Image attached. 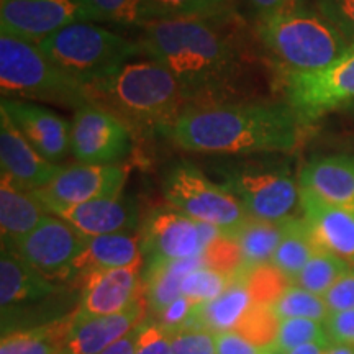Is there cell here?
<instances>
[{"mask_svg":"<svg viewBox=\"0 0 354 354\" xmlns=\"http://www.w3.org/2000/svg\"><path fill=\"white\" fill-rule=\"evenodd\" d=\"M128 172L125 167L79 165L63 167L59 174L44 185L33 190L51 215L57 212L97 201V198L122 196Z\"/></svg>","mask_w":354,"mask_h":354,"instance_id":"9a60e30c","label":"cell"},{"mask_svg":"<svg viewBox=\"0 0 354 354\" xmlns=\"http://www.w3.org/2000/svg\"><path fill=\"white\" fill-rule=\"evenodd\" d=\"M131 151V130L120 118L94 104L74 110L71 153L81 165L115 166Z\"/></svg>","mask_w":354,"mask_h":354,"instance_id":"7c38bea8","label":"cell"},{"mask_svg":"<svg viewBox=\"0 0 354 354\" xmlns=\"http://www.w3.org/2000/svg\"><path fill=\"white\" fill-rule=\"evenodd\" d=\"M272 308L281 320H284V318H308V320L325 323L326 318L330 317V310L322 295L312 294V292L294 284L272 305Z\"/></svg>","mask_w":354,"mask_h":354,"instance_id":"d6a6232c","label":"cell"},{"mask_svg":"<svg viewBox=\"0 0 354 354\" xmlns=\"http://www.w3.org/2000/svg\"><path fill=\"white\" fill-rule=\"evenodd\" d=\"M241 20L228 10L209 17H171L143 26L140 44L169 71L189 102L227 91L241 66Z\"/></svg>","mask_w":354,"mask_h":354,"instance_id":"6da1fadb","label":"cell"},{"mask_svg":"<svg viewBox=\"0 0 354 354\" xmlns=\"http://www.w3.org/2000/svg\"><path fill=\"white\" fill-rule=\"evenodd\" d=\"M221 230L192 220L174 209L158 210L146 221L141 241L148 261H179L202 256Z\"/></svg>","mask_w":354,"mask_h":354,"instance_id":"4fadbf2b","label":"cell"},{"mask_svg":"<svg viewBox=\"0 0 354 354\" xmlns=\"http://www.w3.org/2000/svg\"><path fill=\"white\" fill-rule=\"evenodd\" d=\"M253 305L248 292L243 274H234L228 289L212 302L197 305L194 320L197 330H207L210 333H227L236 330L238 323L246 315Z\"/></svg>","mask_w":354,"mask_h":354,"instance_id":"484cf974","label":"cell"},{"mask_svg":"<svg viewBox=\"0 0 354 354\" xmlns=\"http://www.w3.org/2000/svg\"><path fill=\"white\" fill-rule=\"evenodd\" d=\"M351 266L339 259L338 256L328 253L325 250H318L315 254L310 258L305 268L292 282L294 286L302 287V289L312 292L317 295H325L326 290L343 276Z\"/></svg>","mask_w":354,"mask_h":354,"instance_id":"f546056e","label":"cell"},{"mask_svg":"<svg viewBox=\"0 0 354 354\" xmlns=\"http://www.w3.org/2000/svg\"><path fill=\"white\" fill-rule=\"evenodd\" d=\"M0 91L3 99L41 100L77 110L88 104L86 86L57 68L37 43L0 35Z\"/></svg>","mask_w":354,"mask_h":354,"instance_id":"5b68a950","label":"cell"},{"mask_svg":"<svg viewBox=\"0 0 354 354\" xmlns=\"http://www.w3.org/2000/svg\"><path fill=\"white\" fill-rule=\"evenodd\" d=\"M216 354H261L263 349L254 346L236 331L215 335Z\"/></svg>","mask_w":354,"mask_h":354,"instance_id":"f6af8a7d","label":"cell"},{"mask_svg":"<svg viewBox=\"0 0 354 354\" xmlns=\"http://www.w3.org/2000/svg\"><path fill=\"white\" fill-rule=\"evenodd\" d=\"M232 276L203 266V268H198L185 276L180 294L197 307V305L212 302V300L220 297L232 284Z\"/></svg>","mask_w":354,"mask_h":354,"instance_id":"e575fe53","label":"cell"},{"mask_svg":"<svg viewBox=\"0 0 354 354\" xmlns=\"http://www.w3.org/2000/svg\"><path fill=\"white\" fill-rule=\"evenodd\" d=\"M154 20L171 17H209L234 10V0H148Z\"/></svg>","mask_w":354,"mask_h":354,"instance_id":"8d00e7d4","label":"cell"},{"mask_svg":"<svg viewBox=\"0 0 354 354\" xmlns=\"http://www.w3.org/2000/svg\"><path fill=\"white\" fill-rule=\"evenodd\" d=\"M0 165L2 174L30 190L43 189L59 174L63 166L41 156L21 135L8 115L0 110Z\"/></svg>","mask_w":354,"mask_h":354,"instance_id":"d6986e66","label":"cell"},{"mask_svg":"<svg viewBox=\"0 0 354 354\" xmlns=\"http://www.w3.org/2000/svg\"><path fill=\"white\" fill-rule=\"evenodd\" d=\"M326 354H354V348L351 346H344V344H333L328 348Z\"/></svg>","mask_w":354,"mask_h":354,"instance_id":"681fc988","label":"cell"},{"mask_svg":"<svg viewBox=\"0 0 354 354\" xmlns=\"http://www.w3.org/2000/svg\"><path fill=\"white\" fill-rule=\"evenodd\" d=\"M320 250L315 238L310 232L307 221L297 216H290L286 220V232L279 243L276 253L272 256L271 264L282 274H286L292 282L305 268L310 258Z\"/></svg>","mask_w":354,"mask_h":354,"instance_id":"f1b7e54d","label":"cell"},{"mask_svg":"<svg viewBox=\"0 0 354 354\" xmlns=\"http://www.w3.org/2000/svg\"><path fill=\"white\" fill-rule=\"evenodd\" d=\"M330 313L346 312L354 308V268H349L323 295Z\"/></svg>","mask_w":354,"mask_h":354,"instance_id":"7bdbcfd3","label":"cell"},{"mask_svg":"<svg viewBox=\"0 0 354 354\" xmlns=\"http://www.w3.org/2000/svg\"><path fill=\"white\" fill-rule=\"evenodd\" d=\"M315 8L354 44V0H313Z\"/></svg>","mask_w":354,"mask_h":354,"instance_id":"ab89813d","label":"cell"},{"mask_svg":"<svg viewBox=\"0 0 354 354\" xmlns=\"http://www.w3.org/2000/svg\"><path fill=\"white\" fill-rule=\"evenodd\" d=\"M88 104L118 117L130 130H169L190 104L177 79L156 61H128L86 86Z\"/></svg>","mask_w":354,"mask_h":354,"instance_id":"3957f363","label":"cell"},{"mask_svg":"<svg viewBox=\"0 0 354 354\" xmlns=\"http://www.w3.org/2000/svg\"><path fill=\"white\" fill-rule=\"evenodd\" d=\"M0 305L2 335L37 328L71 315L63 313V290L20 258L12 248L2 246L0 256Z\"/></svg>","mask_w":354,"mask_h":354,"instance_id":"52a82bcc","label":"cell"},{"mask_svg":"<svg viewBox=\"0 0 354 354\" xmlns=\"http://www.w3.org/2000/svg\"><path fill=\"white\" fill-rule=\"evenodd\" d=\"M50 215L33 190L2 174L0 180V230L2 245H13L32 233Z\"/></svg>","mask_w":354,"mask_h":354,"instance_id":"603a6c76","label":"cell"},{"mask_svg":"<svg viewBox=\"0 0 354 354\" xmlns=\"http://www.w3.org/2000/svg\"><path fill=\"white\" fill-rule=\"evenodd\" d=\"M246 3L256 12L258 19H261V17L292 10V8L302 6L304 0H246Z\"/></svg>","mask_w":354,"mask_h":354,"instance_id":"bcb514c9","label":"cell"},{"mask_svg":"<svg viewBox=\"0 0 354 354\" xmlns=\"http://www.w3.org/2000/svg\"><path fill=\"white\" fill-rule=\"evenodd\" d=\"M203 259H205L207 268L232 277L240 272L243 268L240 246H238L236 240L228 234H221L212 245L207 246V250L203 251Z\"/></svg>","mask_w":354,"mask_h":354,"instance_id":"74e56055","label":"cell"},{"mask_svg":"<svg viewBox=\"0 0 354 354\" xmlns=\"http://www.w3.org/2000/svg\"><path fill=\"white\" fill-rule=\"evenodd\" d=\"M0 110L8 115L37 151L57 165L71 151V123L53 110L28 100L2 99Z\"/></svg>","mask_w":354,"mask_h":354,"instance_id":"e0dca14e","label":"cell"},{"mask_svg":"<svg viewBox=\"0 0 354 354\" xmlns=\"http://www.w3.org/2000/svg\"><path fill=\"white\" fill-rule=\"evenodd\" d=\"M37 44L57 68L84 86L109 76L143 53L140 41H131L92 21L64 26Z\"/></svg>","mask_w":354,"mask_h":354,"instance_id":"8992f818","label":"cell"},{"mask_svg":"<svg viewBox=\"0 0 354 354\" xmlns=\"http://www.w3.org/2000/svg\"><path fill=\"white\" fill-rule=\"evenodd\" d=\"M330 346L331 342H313L295 348L294 351H290L289 354H326Z\"/></svg>","mask_w":354,"mask_h":354,"instance_id":"c3c4849f","label":"cell"},{"mask_svg":"<svg viewBox=\"0 0 354 354\" xmlns=\"http://www.w3.org/2000/svg\"><path fill=\"white\" fill-rule=\"evenodd\" d=\"M86 236H82L68 221L56 215H48L32 233L8 246L32 268L50 281H73V268L82 253Z\"/></svg>","mask_w":354,"mask_h":354,"instance_id":"8fae6325","label":"cell"},{"mask_svg":"<svg viewBox=\"0 0 354 354\" xmlns=\"http://www.w3.org/2000/svg\"><path fill=\"white\" fill-rule=\"evenodd\" d=\"M59 354H66V353H64V351H61V353H59Z\"/></svg>","mask_w":354,"mask_h":354,"instance_id":"816d5d0a","label":"cell"},{"mask_svg":"<svg viewBox=\"0 0 354 354\" xmlns=\"http://www.w3.org/2000/svg\"><path fill=\"white\" fill-rule=\"evenodd\" d=\"M223 185L251 218L284 221L300 205V185L286 169L264 166L233 167L223 174Z\"/></svg>","mask_w":354,"mask_h":354,"instance_id":"9c48e42d","label":"cell"},{"mask_svg":"<svg viewBox=\"0 0 354 354\" xmlns=\"http://www.w3.org/2000/svg\"><path fill=\"white\" fill-rule=\"evenodd\" d=\"M307 125L289 104H189L166 133L187 151L251 154L290 151Z\"/></svg>","mask_w":354,"mask_h":354,"instance_id":"7a4b0ae2","label":"cell"},{"mask_svg":"<svg viewBox=\"0 0 354 354\" xmlns=\"http://www.w3.org/2000/svg\"><path fill=\"white\" fill-rule=\"evenodd\" d=\"M299 185L331 205L354 212V156L312 159L300 171Z\"/></svg>","mask_w":354,"mask_h":354,"instance_id":"7402d4cb","label":"cell"},{"mask_svg":"<svg viewBox=\"0 0 354 354\" xmlns=\"http://www.w3.org/2000/svg\"><path fill=\"white\" fill-rule=\"evenodd\" d=\"M194 313H196V305L187 297L180 295L165 310H161L156 317H153V320L172 336L184 330H196Z\"/></svg>","mask_w":354,"mask_h":354,"instance_id":"f35d334b","label":"cell"},{"mask_svg":"<svg viewBox=\"0 0 354 354\" xmlns=\"http://www.w3.org/2000/svg\"><path fill=\"white\" fill-rule=\"evenodd\" d=\"M141 234L115 233L86 238L82 253L73 268V277L81 279L91 271L130 266L143 259Z\"/></svg>","mask_w":354,"mask_h":354,"instance_id":"cb8c5ba5","label":"cell"},{"mask_svg":"<svg viewBox=\"0 0 354 354\" xmlns=\"http://www.w3.org/2000/svg\"><path fill=\"white\" fill-rule=\"evenodd\" d=\"M279 326H281V318L276 315L271 305L253 304L234 331L254 346L266 349L276 343Z\"/></svg>","mask_w":354,"mask_h":354,"instance_id":"836d02e7","label":"cell"},{"mask_svg":"<svg viewBox=\"0 0 354 354\" xmlns=\"http://www.w3.org/2000/svg\"><path fill=\"white\" fill-rule=\"evenodd\" d=\"M56 216L68 221L86 238L133 233V230L138 227V207L131 198L123 196L81 203L57 212Z\"/></svg>","mask_w":354,"mask_h":354,"instance_id":"44dd1931","label":"cell"},{"mask_svg":"<svg viewBox=\"0 0 354 354\" xmlns=\"http://www.w3.org/2000/svg\"><path fill=\"white\" fill-rule=\"evenodd\" d=\"M325 326L331 343L354 348V308L346 310V312L330 313Z\"/></svg>","mask_w":354,"mask_h":354,"instance_id":"ee69618b","label":"cell"},{"mask_svg":"<svg viewBox=\"0 0 354 354\" xmlns=\"http://www.w3.org/2000/svg\"><path fill=\"white\" fill-rule=\"evenodd\" d=\"M256 35L286 74L315 73L335 63L351 46L330 20L304 3L261 17Z\"/></svg>","mask_w":354,"mask_h":354,"instance_id":"277c9868","label":"cell"},{"mask_svg":"<svg viewBox=\"0 0 354 354\" xmlns=\"http://www.w3.org/2000/svg\"><path fill=\"white\" fill-rule=\"evenodd\" d=\"M203 266V254L179 261H148L143 272V284L149 315L156 317L161 310L179 299L183 295L180 289L185 276Z\"/></svg>","mask_w":354,"mask_h":354,"instance_id":"d4e9b609","label":"cell"},{"mask_svg":"<svg viewBox=\"0 0 354 354\" xmlns=\"http://www.w3.org/2000/svg\"><path fill=\"white\" fill-rule=\"evenodd\" d=\"M162 194L171 209L201 223L232 234L250 218L241 202L223 184H216L190 162H177L162 180Z\"/></svg>","mask_w":354,"mask_h":354,"instance_id":"ba28073f","label":"cell"},{"mask_svg":"<svg viewBox=\"0 0 354 354\" xmlns=\"http://www.w3.org/2000/svg\"><path fill=\"white\" fill-rule=\"evenodd\" d=\"M135 354H171V335L154 320L140 326Z\"/></svg>","mask_w":354,"mask_h":354,"instance_id":"b9f144b4","label":"cell"},{"mask_svg":"<svg viewBox=\"0 0 354 354\" xmlns=\"http://www.w3.org/2000/svg\"><path fill=\"white\" fill-rule=\"evenodd\" d=\"M140 326L133 330L131 333L123 336L122 339H118L117 343H113L112 346L104 349L100 354H135L136 342H138V335H140Z\"/></svg>","mask_w":354,"mask_h":354,"instance_id":"7dc6e473","label":"cell"},{"mask_svg":"<svg viewBox=\"0 0 354 354\" xmlns=\"http://www.w3.org/2000/svg\"><path fill=\"white\" fill-rule=\"evenodd\" d=\"M286 232L284 221H264L248 218L232 236L236 240L243 256V268L240 271L269 264L276 253L279 243Z\"/></svg>","mask_w":354,"mask_h":354,"instance_id":"83f0119b","label":"cell"},{"mask_svg":"<svg viewBox=\"0 0 354 354\" xmlns=\"http://www.w3.org/2000/svg\"><path fill=\"white\" fill-rule=\"evenodd\" d=\"M92 21L86 0H0V30L39 43L64 26Z\"/></svg>","mask_w":354,"mask_h":354,"instance_id":"5bb4252c","label":"cell"},{"mask_svg":"<svg viewBox=\"0 0 354 354\" xmlns=\"http://www.w3.org/2000/svg\"><path fill=\"white\" fill-rule=\"evenodd\" d=\"M313 342H330L325 323L308 318H284L281 320L274 346L289 354L295 348Z\"/></svg>","mask_w":354,"mask_h":354,"instance_id":"d590c367","label":"cell"},{"mask_svg":"<svg viewBox=\"0 0 354 354\" xmlns=\"http://www.w3.org/2000/svg\"><path fill=\"white\" fill-rule=\"evenodd\" d=\"M238 274H243L251 300L258 305H271L272 307L292 286L290 279L271 263L248 269V271H240Z\"/></svg>","mask_w":354,"mask_h":354,"instance_id":"1f68e13d","label":"cell"},{"mask_svg":"<svg viewBox=\"0 0 354 354\" xmlns=\"http://www.w3.org/2000/svg\"><path fill=\"white\" fill-rule=\"evenodd\" d=\"M261 354H286V353H282L281 349H277L276 346H271V348L263 349V353H261Z\"/></svg>","mask_w":354,"mask_h":354,"instance_id":"f907efd6","label":"cell"},{"mask_svg":"<svg viewBox=\"0 0 354 354\" xmlns=\"http://www.w3.org/2000/svg\"><path fill=\"white\" fill-rule=\"evenodd\" d=\"M143 292V259L123 268L91 271L81 277L76 312L86 317L113 315L130 307Z\"/></svg>","mask_w":354,"mask_h":354,"instance_id":"2e32d148","label":"cell"},{"mask_svg":"<svg viewBox=\"0 0 354 354\" xmlns=\"http://www.w3.org/2000/svg\"><path fill=\"white\" fill-rule=\"evenodd\" d=\"M74 312L48 325L2 335L0 354H59L64 351Z\"/></svg>","mask_w":354,"mask_h":354,"instance_id":"4316f807","label":"cell"},{"mask_svg":"<svg viewBox=\"0 0 354 354\" xmlns=\"http://www.w3.org/2000/svg\"><path fill=\"white\" fill-rule=\"evenodd\" d=\"M300 210L318 248L354 268V212L331 205L300 189Z\"/></svg>","mask_w":354,"mask_h":354,"instance_id":"ffe728a7","label":"cell"},{"mask_svg":"<svg viewBox=\"0 0 354 354\" xmlns=\"http://www.w3.org/2000/svg\"><path fill=\"white\" fill-rule=\"evenodd\" d=\"M94 21L122 26H141L154 20L148 0H86Z\"/></svg>","mask_w":354,"mask_h":354,"instance_id":"4dcf8cb0","label":"cell"},{"mask_svg":"<svg viewBox=\"0 0 354 354\" xmlns=\"http://www.w3.org/2000/svg\"><path fill=\"white\" fill-rule=\"evenodd\" d=\"M287 104L305 123L354 102V44L315 73L286 74Z\"/></svg>","mask_w":354,"mask_h":354,"instance_id":"30bf717a","label":"cell"},{"mask_svg":"<svg viewBox=\"0 0 354 354\" xmlns=\"http://www.w3.org/2000/svg\"><path fill=\"white\" fill-rule=\"evenodd\" d=\"M145 292L123 312L113 315L86 317L74 312L73 326L66 339V354H100L123 336L131 333L148 320Z\"/></svg>","mask_w":354,"mask_h":354,"instance_id":"ac0fdd59","label":"cell"},{"mask_svg":"<svg viewBox=\"0 0 354 354\" xmlns=\"http://www.w3.org/2000/svg\"><path fill=\"white\" fill-rule=\"evenodd\" d=\"M171 354H216L215 335L207 330H184L171 336Z\"/></svg>","mask_w":354,"mask_h":354,"instance_id":"60d3db41","label":"cell"}]
</instances>
